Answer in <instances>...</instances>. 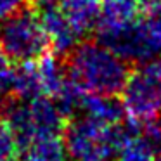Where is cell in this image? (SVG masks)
I'll return each instance as SVG.
<instances>
[{
  "label": "cell",
  "instance_id": "7",
  "mask_svg": "<svg viewBox=\"0 0 161 161\" xmlns=\"http://www.w3.org/2000/svg\"><path fill=\"white\" fill-rule=\"evenodd\" d=\"M38 12L40 18H42L43 28L49 35L50 47L57 56H68L75 47L81 43L80 33L68 21V18L59 9V5H50V7L40 9Z\"/></svg>",
  "mask_w": 161,
  "mask_h": 161
},
{
  "label": "cell",
  "instance_id": "16",
  "mask_svg": "<svg viewBox=\"0 0 161 161\" xmlns=\"http://www.w3.org/2000/svg\"><path fill=\"white\" fill-rule=\"evenodd\" d=\"M61 0H31V5L35 9H45V7H50V5H59Z\"/></svg>",
  "mask_w": 161,
  "mask_h": 161
},
{
  "label": "cell",
  "instance_id": "15",
  "mask_svg": "<svg viewBox=\"0 0 161 161\" xmlns=\"http://www.w3.org/2000/svg\"><path fill=\"white\" fill-rule=\"evenodd\" d=\"M23 5H26V0H0V19L7 18Z\"/></svg>",
  "mask_w": 161,
  "mask_h": 161
},
{
  "label": "cell",
  "instance_id": "6",
  "mask_svg": "<svg viewBox=\"0 0 161 161\" xmlns=\"http://www.w3.org/2000/svg\"><path fill=\"white\" fill-rule=\"evenodd\" d=\"M142 0H102L97 21V38L114 35V33L133 26L142 18Z\"/></svg>",
  "mask_w": 161,
  "mask_h": 161
},
{
  "label": "cell",
  "instance_id": "19",
  "mask_svg": "<svg viewBox=\"0 0 161 161\" xmlns=\"http://www.w3.org/2000/svg\"><path fill=\"white\" fill-rule=\"evenodd\" d=\"M156 161H161V154H159V156H158V158H156Z\"/></svg>",
  "mask_w": 161,
  "mask_h": 161
},
{
  "label": "cell",
  "instance_id": "10",
  "mask_svg": "<svg viewBox=\"0 0 161 161\" xmlns=\"http://www.w3.org/2000/svg\"><path fill=\"white\" fill-rule=\"evenodd\" d=\"M35 66H36V75H38L42 95H49V97L54 99L69 83L66 64L61 63L57 59V56H45L43 59L36 61Z\"/></svg>",
  "mask_w": 161,
  "mask_h": 161
},
{
  "label": "cell",
  "instance_id": "8",
  "mask_svg": "<svg viewBox=\"0 0 161 161\" xmlns=\"http://www.w3.org/2000/svg\"><path fill=\"white\" fill-rule=\"evenodd\" d=\"M126 114L125 104L118 95L83 94L76 116H85L102 125H119Z\"/></svg>",
  "mask_w": 161,
  "mask_h": 161
},
{
  "label": "cell",
  "instance_id": "13",
  "mask_svg": "<svg viewBox=\"0 0 161 161\" xmlns=\"http://www.w3.org/2000/svg\"><path fill=\"white\" fill-rule=\"evenodd\" d=\"M140 26L156 59H161V7H151L140 18Z\"/></svg>",
  "mask_w": 161,
  "mask_h": 161
},
{
  "label": "cell",
  "instance_id": "2",
  "mask_svg": "<svg viewBox=\"0 0 161 161\" xmlns=\"http://www.w3.org/2000/svg\"><path fill=\"white\" fill-rule=\"evenodd\" d=\"M64 144L73 161H114L118 151L130 137L140 133V123L102 125L85 116H75L66 123Z\"/></svg>",
  "mask_w": 161,
  "mask_h": 161
},
{
  "label": "cell",
  "instance_id": "9",
  "mask_svg": "<svg viewBox=\"0 0 161 161\" xmlns=\"http://www.w3.org/2000/svg\"><path fill=\"white\" fill-rule=\"evenodd\" d=\"M102 0H61L59 9L83 38L97 28Z\"/></svg>",
  "mask_w": 161,
  "mask_h": 161
},
{
  "label": "cell",
  "instance_id": "12",
  "mask_svg": "<svg viewBox=\"0 0 161 161\" xmlns=\"http://www.w3.org/2000/svg\"><path fill=\"white\" fill-rule=\"evenodd\" d=\"M114 161H156V151L137 133L121 146Z\"/></svg>",
  "mask_w": 161,
  "mask_h": 161
},
{
  "label": "cell",
  "instance_id": "3",
  "mask_svg": "<svg viewBox=\"0 0 161 161\" xmlns=\"http://www.w3.org/2000/svg\"><path fill=\"white\" fill-rule=\"evenodd\" d=\"M49 49H52L49 35L40 12L31 4L0 19V52L11 63H36L47 56Z\"/></svg>",
  "mask_w": 161,
  "mask_h": 161
},
{
  "label": "cell",
  "instance_id": "14",
  "mask_svg": "<svg viewBox=\"0 0 161 161\" xmlns=\"http://www.w3.org/2000/svg\"><path fill=\"white\" fill-rule=\"evenodd\" d=\"M19 144L7 123L0 121V161H16Z\"/></svg>",
  "mask_w": 161,
  "mask_h": 161
},
{
  "label": "cell",
  "instance_id": "4",
  "mask_svg": "<svg viewBox=\"0 0 161 161\" xmlns=\"http://www.w3.org/2000/svg\"><path fill=\"white\" fill-rule=\"evenodd\" d=\"M4 118L14 132L19 149H25L36 137L61 135L68 123L57 102L49 95H36L33 99H9Z\"/></svg>",
  "mask_w": 161,
  "mask_h": 161
},
{
  "label": "cell",
  "instance_id": "18",
  "mask_svg": "<svg viewBox=\"0 0 161 161\" xmlns=\"http://www.w3.org/2000/svg\"><path fill=\"white\" fill-rule=\"evenodd\" d=\"M5 104H7V99H4L0 95V118L4 116V111H5Z\"/></svg>",
  "mask_w": 161,
  "mask_h": 161
},
{
  "label": "cell",
  "instance_id": "5",
  "mask_svg": "<svg viewBox=\"0 0 161 161\" xmlns=\"http://www.w3.org/2000/svg\"><path fill=\"white\" fill-rule=\"evenodd\" d=\"M121 101L126 113L139 123L161 118V59L139 64L130 71Z\"/></svg>",
  "mask_w": 161,
  "mask_h": 161
},
{
  "label": "cell",
  "instance_id": "11",
  "mask_svg": "<svg viewBox=\"0 0 161 161\" xmlns=\"http://www.w3.org/2000/svg\"><path fill=\"white\" fill-rule=\"evenodd\" d=\"M25 161H68V149L61 135L36 137L25 147Z\"/></svg>",
  "mask_w": 161,
  "mask_h": 161
},
{
  "label": "cell",
  "instance_id": "17",
  "mask_svg": "<svg viewBox=\"0 0 161 161\" xmlns=\"http://www.w3.org/2000/svg\"><path fill=\"white\" fill-rule=\"evenodd\" d=\"M146 7H161V0H142Z\"/></svg>",
  "mask_w": 161,
  "mask_h": 161
},
{
  "label": "cell",
  "instance_id": "1",
  "mask_svg": "<svg viewBox=\"0 0 161 161\" xmlns=\"http://www.w3.org/2000/svg\"><path fill=\"white\" fill-rule=\"evenodd\" d=\"M69 81L83 94L119 95L130 75V66L101 42H81L66 56Z\"/></svg>",
  "mask_w": 161,
  "mask_h": 161
}]
</instances>
